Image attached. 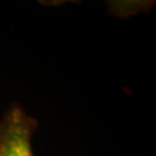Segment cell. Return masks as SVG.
I'll return each mask as SVG.
<instances>
[{"mask_svg":"<svg viewBox=\"0 0 156 156\" xmlns=\"http://www.w3.org/2000/svg\"><path fill=\"white\" fill-rule=\"evenodd\" d=\"M37 122L19 105H12L0 120V156H34L31 139Z\"/></svg>","mask_w":156,"mask_h":156,"instance_id":"obj_1","label":"cell"}]
</instances>
